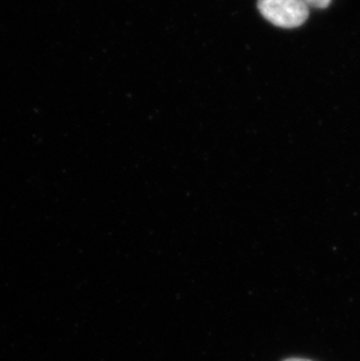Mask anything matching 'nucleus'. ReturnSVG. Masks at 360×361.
Returning a JSON list of instances; mask_svg holds the SVG:
<instances>
[{
    "instance_id": "obj_2",
    "label": "nucleus",
    "mask_w": 360,
    "mask_h": 361,
    "mask_svg": "<svg viewBox=\"0 0 360 361\" xmlns=\"http://www.w3.org/2000/svg\"><path fill=\"white\" fill-rule=\"evenodd\" d=\"M302 1L308 6L317 7V8H325L331 3V0H302Z\"/></svg>"
},
{
    "instance_id": "obj_1",
    "label": "nucleus",
    "mask_w": 360,
    "mask_h": 361,
    "mask_svg": "<svg viewBox=\"0 0 360 361\" xmlns=\"http://www.w3.org/2000/svg\"><path fill=\"white\" fill-rule=\"evenodd\" d=\"M258 7L262 16L277 27H299L309 17V6L302 0H258Z\"/></svg>"
},
{
    "instance_id": "obj_3",
    "label": "nucleus",
    "mask_w": 360,
    "mask_h": 361,
    "mask_svg": "<svg viewBox=\"0 0 360 361\" xmlns=\"http://www.w3.org/2000/svg\"><path fill=\"white\" fill-rule=\"evenodd\" d=\"M284 361H311V360H308V359L292 358V359H287V360H284Z\"/></svg>"
}]
</instances>
